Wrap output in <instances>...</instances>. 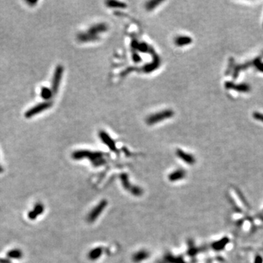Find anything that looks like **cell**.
<instances>
[{"instance_id":"cell-1","label":"cell","mask_w":263,"mask_h":263,"mask_svg":"<svg viewBox=\"0 0 263 263\" xmlns=\"http://www.w3.org/2000/svg\"><path fill=\"white\" fill-rule=\"evenodd\" d=\"M173 115H174V112L173 110L165 109L160 112L151 114L148 116L146 121L148 125H155V124L160 123L161 121L170 119L173 117Z\"/></svg>"},{"instance_id":"cell-13","label":"cell","mask_w":263,"mask_h":263,"mask_svg":"<svg viewBox=\"0 0 263 263\" xmlns=\"http://www.w3.org/2000/svg\"><path fill=\"white\" fill-rule=\"evenodd\" d=\"M185 173L183 170H177L175 171L172 175H170L171 180H178V179L183 178L184 177Z\"/></svg>"},{"instance_id":"cell-5","label":"cell","mask_w":263,"mask_h":263,"mask_svg":"<svg viewBox=\"0 0 263 263\" xmlns=\"http://www.w3.org/2000/svg\"><path fill=\"white\" fill-rule=\"evenodd\" d=\"M99 137L100 138L102 142H103L104 144L107 145V147H108L110 149L115 150L116 143L115 142H114V140H113V138L109 135L108 133H107L106 132L102 130V131L99 132Z\"/></svg>"},{"instance_id":"cell-2","label":"cell","mask_w":263,"mask_h":263,"mask_svg":"<svg viewBox=\"0 0 263 263\" xmlns=\"http://www.w3.org/2000/svg\"><path fill=\"white\" fill-rule=\"evenodd\" d=\"M53 103L51 101H44L42 103L37 104L36 105L33 106L30 109H28L27 111L24 113V116L26 119H31L33 116L38 115L39 113H42L44 111L49 109L50 107H52Z\"/></svg>"},{"instance_id":"cell-3","label":"cell","mask_w":263,"mask_h":263,"mask_svg":"<svg viewBox=\"0 0 263 263\" xmlns=\"http://www.w3.org/2000/svg\"><path fill=\"white\" fill-rule=\"evenodd\" d=\"M63 72H64V67H63L62 65H58L54 70L51 83V89L54 94L58 92L59 89V85L62 79Z\"/></svg>"},{"instance_id":"cell-6","label":"cell","mask_w":263,"mask_h":263,"mask_svg":"<svg viewBox=\"0 0 263 263\" xmlns=\"http://www.w3.org/2000/svg\"><path fill=\"white\" fill-rule=\"evenodd\" d=\"M160 58H159V56H155L154 59H153V62L148 64L147 65H145L143 68H142V70H143L144 72L150 73L153 72V71H154L156 69H157L158 67H160Z\"/></svg>"},{"instance_id":"cell-8","label":"cell","mask_w":263,"mask_h":263,"mask_svg":"<svg viewBox=\"0 0 263 263\" xmlns=\"http://www.w3.org/2000/svg\"><path fill=\"white\" fill-rule=\"evenodd\" d=\"M105 4L108 7L118 8V9H124V8H126V6H127L126 4L123 2L113 1V0L106 2Z\"/></svg>"},{"instance_id":"cell-12","label":"cell","mask_w":263,"mask_h":263,"mask_svg":"<svg viewBox=\"0 0 263 263\" xmlns=\"http://www.w3.org/2000/svg\"><path fill=\"white\" fill-rule=\"evenodd\" d=\"M161 3H162V1H157V0H151V1L148 2L146 3V8L148 11H153L156 7H158Z\"/></svg>"},{"instance_id":"cell-11","label":"cell","mask_w":263,"mask_h":263,"mask_svg":"<svg viewBox=\"0 0 263 263\" xmlns=\"http://www.w3.org/2000/svg\"><path fill=\"white\" fill-rule=\"evenodd\" d=\"M104 207H105V203L99 204L98 206L96 207L95 211H93L92 212H91L89 218H90V219L91 220H94L96 219V218L97 217V216L99 215V214L101 213V212L103 211H102V210H103Z\"/></svg>"},{"instance_id":"cell-4","label":"cell","mask_w":263,"mask_h":263,"mask_svg":"<svg viewBox=\"0 0 263 263\" xmlns=\"http://www.w3.org/2000/svg\"><path fill=\"white\" fill-rule=\"evenodd\" d=\"M107 30H108V26L107 24L105 23H99L94 24L91 27H89L86 32L94 37L99 40V34L104 33Z\"/></svg>"},{"instance_id":"cell-9","label":"cell","mask_w":263,"mask_h":263,"mask_svg":"<svg viewBox=\"0 0 263 263\" xmlns=\"http://www.w3.org/2000/svg\"><path fill=\"white\" fill-rule=\"evenodd\" d=\"M177 155L180 157V159L184 161V162H186L187 163H189V164H192L195 162V160H194V157L191 156V155H189L188 154H186V153H184L183 151L181 150H178L177 151Z\"/></svg>"},{"instance_id":"cell-16","label":"cell","mask_w":263,"mask_h":263,"mask_svg":"<svg viewBox=\"0 0 263 263\" xmlns=\"http://www.w3.org/2000/svg\"><path fill=\"white\" fill-rule=\"evenodd\" d=\"M254 263H262V258L260 256H257L255 259V262Z\"/></svg>"},{"instance_id":"cell-10","label":"cell","mask_w":263,"mask_h":263,"mask_svg":"<svg viewBox=\"0 0 263 263\" xmlns=\"http://www.w3.org/2000/svg\"><path fill=\"white\" fill-rule=\"evenodd\" d=\"M191 42V39L189 37L178 36L175 39V43L178 46H182Z\"/></svg>"},{"instance_id":"cell-7","label":"cell","mask_w":263,"mask_h":263,"mask_svg":"<svg viewBox=\"0 0 263 263\" xmlns=\"http://www.w3.org/2000/svg\"><path fill=\"white\" fill-rule=\"evenodd\" d=\"M54 94V93L53 92L51 88L43 86L40 89V97L46 101H50Z\"/></svg>"},{"instance_id":"cell-15","label":"cell","mask_w":263,"mask_h":263,"mask_svg":"<svg viewBox=\"0 0 263 263\" xmlns=\"http://www.w3.org/2000/svg\"><path fill=\"white\" fill-rule=\"evenodd\" d=\"M132 59H133L134 62H139L140 61H141V59H140V56H138V54H135V53L133 54V56H132Z\"/></svg>"},{"instance_id":"cell-14","label":"cell","mask_w":263,"mask_h":263,"mask_svg":"<svg viewBox=\"0 0 263 263\" xmlns=\"http://www.w3.org/2000/svg\"><path fill=\"white\" fill-rule=\"evenodd\" d=\"M227 242H228V240L227 239V238H225V239L220 240V241L219 242H216L215 243L213 244V247L217 250L222 249V248L225 247V246L226 245V243H227Z\"/></svg>"}]
</instances>
